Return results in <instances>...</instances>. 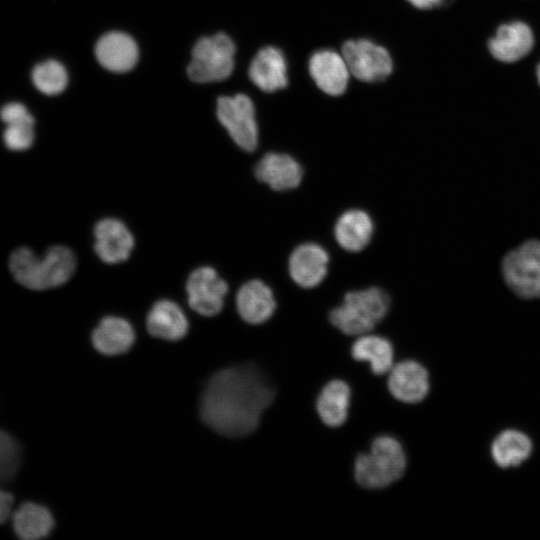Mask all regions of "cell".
<instances>
[{
    "label": "cell",
    "mask_w": 540,
    "mask_h": 540,
    "mask_svg": "<svg viewBox=\"0 0 540 540\" xmlns=\"http://www.w3.org/2000/svg\"><path fill=\"white\" fill-rule=\"evenodd\" d=\"M412 6L421 10L432 9L442 5V0H407Z\"/></svg>",
    "instance_id": "4dcf8cb0"
},
{
    "label": "cell",
    "mask_w": 540,
    "mask_h": 540,
    "mask_svg": "<svg viewBox=\"0 0 540 540\" xmlns=\"http://www.w3.org/2000/svg\"><path fill=\"white\" fill-rule=\"evenodd\" d=\"M235 45L225 33L200 38L192 49L187 73L194 82L219 81L234 69Z\"/></svg>",
    "instance_id": "5b68a950"
},
{
    "label": "cell",
    "mask_w": 540,
    "mask_h": 540,
    "mask_svg": "<svg viewBox=\"0 0 540 540\" xmlns=\"http://www.w3.org/2000/svg\"><path fill=\"white\" fill-rule=\"evenodd\" d=\"M14 501L12 493L0 486V525L11 519Z\"/></svg>",
    "instance_id": "f546056e"
},
{
    "label": "cell",
    "mask_w": 540,
    "mask_h": 540,
    "mask_svg": "<svg viewBox=\"0 0 540 540\" xmlns=\"http://www.w3.org/2000/svg\"><path fill=\"white\" fill-rule=\"evenodd\" d=\"M389 297L378 287L345 294L340 306L331 310L330 322L342 333L361 336L370 332L387 314Z\"/></svg>",
    "instance_id": "277c9868"
},
{
    "label": "cell",
    "mask_w": 540,
    "mask_h": 540,
    "mask_svg": "<svg viewBox=\"0 0 540 540\" xmlns=\"http://www.w3.org/2000/svg\"><path fill=\"white\" fill-rule=\"evenodd\" d=\"M95 55L105 69L126 72L132 69L138 60V47L129 35L112 31L97 41Z\"/></svg>",
    "instance_id": "e0dca14e"
},
{
    "label": "cell",
    "mask_w": 540,
    "mask_h": 540,
    "mask_svg": "<svg viewBox=\"0 0 540 540\" xmlns=\"http://www.w3.org/2000/svg\"><path fill=\"white\" fill-rule=\"evenodd\" d=\"M34 86L43 94L57 95L67 86L68 74L65 67L56 60H47L36 65L31 74Z\"/></svg>",
    "instance_id": "484cf974"
},
{
    "label": "cell",
    "mask_w": 540,
    "mask_h": 540,
    "mask_svg": "<svg viewBox=\"0 0 540 540\" xmlns=\"http://www.w3.org/2000/svg\"><path fill=\"white\" fill-rule=\"evenodd\" d=\"M531 452L532 442L530 438L515 429L502 431L491 445L492 458L502 468L520 465L529 458Z\"/></svg>",
    "instance_id": "d4e9b609"
},
{
    "label": "cell",
    "mask_w": 540,
    "mask_h": 540,
    "mask_svg": "<svg viewBox=\"0 0 540 540\" xmlns=\"http://www.w3.org/2000/svg\"><path fill=\"white\" fill-rule=\"evenodd\" d=\"M308 71L317 87L330 96H340L347 90L349 69L339 53L332 49L313 52L308 60Z\"/></svg>",
    "instance_id": "30bf717a"
},
{
    "label": "cell",
    "mask_w": 540,
    "mask_h": 540,
    "mask_svg": "<svg viewBox=\"0 0 540 540\" xmlns=\"http://www.w3.org/2000/svg\"><path fill=\"white\" fill-rule=\"evenodd\" d=\"M406 469V456L400 442L383 435L375 438L370 451L354 462L356 482L367 489H381L399 480Z\"/></svg>",
    "instance_id": "3957f363"
},
{
    "label": "cell",
    "mask_w": 540,
    "mask_h": 540,
    "mask_svg": "<svg viewBox=\"0 0 540 540\" xmlns=\"http://www.w3.org/2000/svg\"><path fill=\"white\" fill-rule=\"evenodd\" d=\"M351 356L368 362L375 375L389 373L394 365V350L389 340L378 335L364 334L353 343Z\"/></svg>",
    "instance_id": "cb8c5ba5"
},
{
    "label": "cell",
    "mask_w": 540,
    "mask_h": 540,
    "mask_svg": "<svg viewBox=\"0 0 540 540\" xmlns=\"http://www.w3.org/2000/svg\"><path fill=\"white\" fill-rule=\"evenodd\" d=\"M387 384L391 395L407 404L421 402L428 395L430 387L427 370L413 360L394 364L389 371Z\"/></svg>",
    "instance_id": "4fadbf2b"
},
{
    "label": "cell",
    "mask_w": 540,
    "mask_h": 540,
    "mask_svg": "<svg viewBox=\"0 0 540 540\" xmlns=\"http://www.w3.org/2000/svg\"><path fill=\"white\" fill-rule=\"evenodd\" d=\"M3 140L10 150L21 151L31 147L34 141V124L20 123L6 125Z\"/></svg>",
    "instance_id": "83f0119b"
},
{
    "label": "cell",
    "mask_w": 540,
    "mask_h": 540,
    "mask_svg": "<svg viewBox=\"0 0 540 540\" xmlns=\"http://www.w3.org/2000/svg\"><path fill=\"white\" fill-rule=\"evenodd\" d=\"M536 75H537L538 82L540 84V63L538 65V67H537Z\"/></svg>",
    "instance_id": "d6a6232c"
},
{
    "label": "cell",
    "mask_w": 540,
    "mask_h": 540,
    "mask_svg": "<svg viewBox=\"0 0 540 540\" xmlns=\"http://www.w3.org/2000/svg\"><path fill=\"white\" fill-rule=\"evenodd\" d=\"M275 390L254 364L221 369L207 381L200 398L201 420L216 433L245 437L254 432Z\"/></svg>",
    "instance_id": "6da1fadb"
},
{
    "label": "cell",
    "mask_w": 540,
    "mask_h": 540,
    "mask_svg": "<svg viewBox=\"0 0 540 540\" xmlns=\"http://www.w3.org/2000/svg\"><path fill=\"white\" fill-rule=\"evenodd\" d=\"M351 391L342 380L329 381L320 391L316 400V410L320 420L328 427L343 425L349 413Z\"/></svg>",
    "instance_id": "7402d4cb"
},
{
    "label": "cell",
    "mask_w": 540,
    "mask_h": 540,
    "mask_svg": "<svg viewBox=\"0 0 540 540\" xmlns=\"http://www.w3.org/2000/svg\"><path fill=\"white\" fill-rule=\"evenodd\" d=\"M22 447L8 431L0 428V486L12 482L22 462Z\"/></svg>",
    "instance_id": "4316f807"
},
{
    "label": "cell",
    "mask_w": 540,
    "mask_h": 540,
    "mask_svg": "<svg viewBox=\"0 0 540 540\" xmlns=\"http://www.w3.org/2000/svg\"><path fill=\"white\" fill-rule=\"evenodd\" d=\"M342 56L350 72L363 82H382L393 71V60L389 51L367 38L345 41Z\"/></svg>",
    "instance_id": "52a82bcc"
},
{
    "label": "cell",
    "mask_w": 540,
    "mask_h": 540,
    "mask_svg": "<svg viewBox=\"0 0 540 540\" xmlns=\"http://www.w3.org/2000/svg\"><path fill=\"white\" fill-rule=\"evenodd\" d=\"M533 44L531 28L522 21H513L498 27L495 35L488 41V49L497 60L510 63L526 56Z\"/></svg>",
    "instance_id": "9a60e30c"
},
{
    "label": "cell",
    "mask_w": 540,
    "mask_h": 540,
    "mask_svg": "<svg viewBox=\"0 0 540 540\" xmlns=\"http://www.w3.org/2000/svg\"><path fill=\"white\" fill-rule=\"evenodd\" d=\"M257 179L276 191L296 188L302 180L303 170L290 155L270 152L255 167Z\"/></svg>",
    "instance_id": "2e32d148"
},
{
    "label": "cell",
    "mask_w": 540,
    "mask_h": 540,
    "mask_svg": "<svg viewBox=\"0 0 540 540\" xmlns=\"http://www.w3.org/2000/svg\"><path fill=\"white\" fill-rule=\"evenodd\" d=\"M0 118L6 125L35 123L33 116L29 113L27 108L17 102L4 105L0 110Z\"/></svg>",
    "instance_id": "f1b7e54d"
},
{
    "label": "cell",
    "mask_w": 540,
    "mask_h": 540,
    "mask_svg": "<svg viewBox=\"0 0 540 540\" xmlns=\"http://www.w3.org/2000/svg\"><path fill=\"white\" fill-rule=\"evenodd\" d=\"M240 317L249 324L266 322L276 309V300L270 287L260 280L243 284L236 296Z\"/></svg>",
    "instance_id": "ac0fdd59"
},
{
    "label": "cell",
    "mask_w": 540,
    "mask_h": 540,
    "mask_svg": "<svg viewBox=\"0 0 540 540\" xmlns=\"http://www.w3.org/2000/svg\"><path fill=\"white\" fill-rule=\"evenodd\" d=\"M11 522L13 532L22 540L45 538L54 527V519L50 510L33 501H25L14 509Z\"/></svg>",
    "instance_id": "44dd1931"
},
{
    "label": "cell",
    "mask_w": 540,
    "mask_h": 540,
    "mask_svg": "<svg viewBox=\"0 0 540 540\" xmlns=\"http://www.w3.org/2000/svg\"><path fill=\"white\" fill-rule=\"evenodd\" d=\"M190 307L203 316H215L223 308L228 291L227 283L212 267L195 269L186 283Z\"/></svg>",
    "instance_id": "9c48e42d"
},
{
    "label": "cell",
    "mask_w": 540,
    "mask_h": 540,
    "mask_svg": "<svg viewBox=\"0 0 540 540\" xmlns=\"http://www.w3.org/2000/svg\"><path fill=\"white\" fill-rule=\"evenodd\" d=\"M454 0H442V7L448 6L453 3Z\"/></svg>",
    "instance_id": "1f68e13d"
},
{
    "label": "cell",
    "mask_w": 540,
    "mask_h": 540,
    "mask_svg": "<svg viewBox=\"0 0 540 540\" xmlns=\"http://www.w3.org/2000/svg\"><path fill=\"white\" fill-rule=\"evenodd\" d=\"M148 332L168 341L182 339L188 332V320L179 307L171 300L162 299L154 303L146 318Z\"/></svg>",
    "instance_id": "d6986e66"
},
{
    "label": "cell",
    "mask_w": 540,
    "mask_h": 540,
    "mask_svg": "<svg viewBox=\"0 0 540 540\" xmlns=\"http://www.w3.org/2000/svg\"><path fill=\"white\" fill-rule=\"evenodd\" d=\"M217 117L233 141L252 152L258 144V127L252 100L245 94L221 96L217 100Z\"/></svg>",
    "instance_id": "ba28073f"
},
{
    "label": "cell",
    "mask_w": 540,
    "mask_h": 540,
    "mask_svg": "<svg viewBox=\"0 0 540 540\" xmlns=\"http://www.w3.org/2000/svg\"><path fill=\"white\" fill-rule=\"evenodd\" d=\"M502 272L518 296L540 298V241L529 240L510 251L503 259Z\"/></svg>",
    "instance_id": "8992f818"
},
{
    "label": "cell",
    "mask_w": 540,
    "mask_h": 540,
    "mask_svg": "<svg viewBox=\"0 0 540 540\" xmlns=\"http://www.w3.org/2000/svg\"><path fill=\"white\" fill-rule=\"evenodd\" d=\"M248 75L250 80L267 93L288 86V63L285 54L275 46L261 48L252 59Z\"/></svg>",
    "instance_id": "7c38bea8"
},
{
    "label": "cell",
    "mask_w": 540,
    "mask_h": 540,
    "mask_svg": "<svg viewBox=\"0 0 540 540\" xmlns=\"http://www.w3.org/2000/svg\"><path fill=\"white\" fill-rule=\"evenodd\" d=\"M94 250L107 264L127 260L134 247V238L126 225L115 218H104L94 228Z\"/></svg>",
    "instance_id": "8fae6325"
},
{
    "label": "cell",
    "mask_w": 540,
    "mask_h": 540,
    "mask_svg": "<svg viewBox=\"0 0 540 540\" xmlns=\"http://www.w3.org/2000/svg\"><path fill=\"white\" fill-rule=\"evenodd\" d=\"M74 252L63 245L50 247L43 257H37L27 247L14 250L9 269L14 279L31 290H46L66 283L76 270Z\"/></svg>",
    "instance_id": "7a4b0ae2"
},
{
    "label": "cell",
    "mask_w": 540,
    "mask_h": 540,
    "mask_svg": "<svg viewBox=\"0 0 540 540\" xmlns=\"http://www.w3.org/2000/svg\"><path fill=\"white\" fill-rule=\"evenodd\" d=\"M135 341L132 325L117 316L104 317L92 332V344L101 354L116 356L127 352Z\"/></svg>",
    "instance_id": "ffe728a7"
},
{
    "label": "cell",
    "mask_w": 540,
    "mask_h": 540,
    "mask_svg": "<svg viewBox=\"0 0 540 540\" xmlns=\"http://www.w3.org/2000/svg\"><path fill=\"white\" fill-rule=\"evenodd\" d=\"M371 217L363 210L344 212L337 220L334 235L337 243L345 250L358 252L364 249L373 235Z\"/></svg>",
    "instance_id": "603a6c76"
},
{
    "label": "cell",
    "mask_w": 540,
    "mask_h": 540,
    "mask_svg": "<svg viewBox=\"0 0 540 540\" xmlns=\"http://www.w3.org/2000/svg\"><path fill=\"white\" fill-rule=\"evenodd\" d=\"M327 251L316 243H304L296 247L288 261L293 281L303 288H313L325 278L328 270Z\"/></svg>",
    "instance_id": "5bb4252c"
}]
</instances>
